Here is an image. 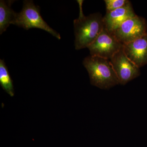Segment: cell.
Listing matches in <instances>:
<instances>
[{
    "mask_svg": "<svg viewBox=\"0 0 147 147\" xmlns=\"http://www.w3.org/2000/svg\"><path fill=\"white\" fill-rule=\"evenodd\" d=\"M83 1H77L80 12L78 18L74 21V45L76 50L88 48L96 39L104 27L103 17L100 13H94L87 16L84 15L82 9Z\"/></svg>",
    "mask_w": 147,
    "mask_h": 147,
    "instance_id": "1",
    "label": "cell"
},
{
    "mask_svg": "<svg viewBox=\"0 0 147 147\" xmlns=\"http://www.w3.org/2000/svg\"><path fill=\"white\" fill-rule=\"evenodd\" d=\"M83 65L93 86L106 90L119 84L110 59L90 55L84 59Z\"/></svg>",
    "mask_w": 147,
    "mask_h": 147,
    "instance_id": "2",
    "label": "cell"
},
{
    "mask_svg": "<svg viewBox=\"0 0 147 147\" xmlns=\"http://www.w3.org/2000/svg\"><path fill=\"white\" fill-rule=\"evenodd\" d=\"M11 24L26 30L34 28L41 29L57 39H61L60 34L49 26L43 20L40 15L39 6L36 5L31 0L24 1L22 10L19 13H16Z\"/></svg>",
    "mask_w": 147,
    "mask_h": 147,
    "instance_id": "3",
    "label": "cell"
},
{
    "mask_svg": "<svg viewBox=\"0 0 147 147\" xmlns=\"http://www.w3.org/2000/svg\"><path fill=\"white\" fill-rule=\"evenodd\" d=\"M123 47V44L104 26L94 41L88 47L91 56L110 59Z\"/></svg>",
    "mask_w": 147,
    "mask_h": 147,
    "instance_id": "4",
    "label": "cell"
},
{
    "mask_svg": "<svg viewBox=\"0 0 147 147\" xmlns=\"http://www.w3.org/2000/svg\"><path fill=\"white\" fill-rule=\"evenodd\" d=\"M147 30L145 18L136 15L125 21L112 33L120 42L125 44L146 34Z\"/></svg>",
    "mask_w": 147,
    "mask_h": 147,
    "instance_id": "5",
    "label": "cell"
},
{
    "mask_svg": "<svg viewBox=\"0 0 147 147\" xmlns=\"http://www.w3.org/2000/svg\"><path fill=\"white\" fill-rule=\"evenodd\" d=\"M110 60L121 85H125L140 75L139 67L127 57L123 47Z\"/></svg>",
    "mask_w": 147,
    "mask_h": 147,
    "instance_id": "6",
    "label": "cell"
},
{
    "mask_svg": "<svg viewBox=\"0 0 147 147\" xmlns=\"http://www.w3.org/2000/svg\"><path fill=\"white\" fill-rule=\"evenodd\" d=\"M127 57L139 68L147 64V33L144 36L123 44Z\"/></svg>",
    "mask_w": 147,
    "mask_h": 147,
    "instance_id": "7",
    "label": "cell"
},
{
    "mask_svg": "<svg viewBox=\"0 0 147 147\" xmlns=\"http://www.w3.org/2000/svg\"><path fill=\"white\" fill-rule=\"evenodd\" d=\"M136 15L131 3L129 1L123 7L106 12L103 17L104 26L109 32H112L125 21Z\"/></svg>",
    "mask_w": 147,
    "mask_h": 147,
    "instance_id": "8",
    "label": "cell"
},
{
    "mask_svg": "<svg viewBox=\"0 0 147 147\" xmlns=\"http://www.w3.org/2000/svg\"><path fill=\"white\" fill-rule=\"evenodd\" d=\"M14 1H0V34L6 30L16 16V12L12 9Z\"/></svg>",
    "mask_w": 147,
    "mask_h": 147,
    "instance_id": "9",
    "label": "cell"
},
{
    "mask_svg": "<svg viewBox=\"0 0 147 147\" xmlns=\"http://www.w3.org/2000/svg\"><path fill=\"white\" fill-rule=\"evenodd\" d=\"M0 85L11 97L14 95L13 82L3 60H0Z\"/></svg>",
    "mask_w": 147,
    "mask_h": 147,
    "instance_id": "10",
    "label": "cell"
},
{
    "mask_svg": "<svg viewBox=\"0 0 147 147\" xmlns=\"http://www.w3.org/2000/svg\"><path fill=\"white\" fill-rule=\"evenodd\" d=\"M106 12L113 11L126 5L129 1L127 0H105Z\"/></svg>",
    "mask_w": 147,
    "mask_h": 147,
    "instance_id": "11",
    "label": "cell"
}]
</instances>
